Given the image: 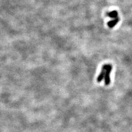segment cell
Returning <instances> with one entry per match:
<instances>
[{
  "label": "cell",
  "instance_id": "6da1fadb",
  "mask_svg": "<svg viewBox=\"0 0 132 132\" xmlns=\"http://www.w3.org/2000/svg\"><path fill=\"white\" fill-rule=\"evenodd\" d=\"M112 69V65L111 64H107V67L106 70V72L105 74L104 80L105 84L106 85H109L110 84L111 79H110V74Z\"/></svg>",
  "mask_w": 132,
  "mask_h": 132
},
{
  "label": "cell",
  "instance_id": "7a4b0ae2",
  "mask_svg": "<svg viewBox=\"0 0 132 132\" xmlns=\"http://www.w3.org/2000/svg\"><path fill=\"white\" fill-rule=\"evenodd\" d=\"M107 67V64H104V65L102 66L101 71L100 73L99 74V75L97 78V81L98 82H101V81L104 79L105 77V72H106V70Z\"/></svg>",
  "mask_w": 132,
  "mask_h": 132
},
{
  "label": "cell",
  "instance_id": "3957f363",
  "mask_svg": "<svg viewBox=\"0 0 132 132\" xmlns=\"http://www.w3.org/2000/svg\"><path fill=\"white\" fill-rule=\"evenodd\" d=\"M119 18L117 17L112 20H110V21H109L108 23H107V26H108L109 28H112L119 22Z\"/></svg>",
  "mask_w": 132,
  "mask_h": 132
},
{
  "label": "cell",
  "instance_id": "277c9868",
  "mask_svg": "<svg viewBox=\"0 0 132 132\" xmlns=\"http://www.w3.org/2000/svg\"><path fill=\"white\" fill-rule=\"evenodd\" d=\"M107 15H108L110 18L114 19L118 17V12L116 11H113L107 13Z\"/></svg>",
  "mask_w": 132,
  "mask_h": 132
}]
</instances>
